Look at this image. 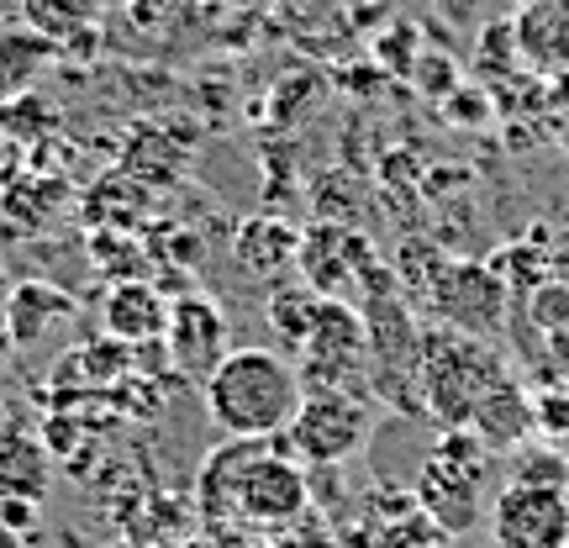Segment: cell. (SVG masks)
Returning <instances> with one entry per match:
<instances>
[{"label":"cell","instance_id":"7a4b0ae2","mask_svg":"<svg viewBox=\"0 0 569 548\" xmlns=\"http://www.w3.org/2000/svg\"><path fill=\"white\" fill-rule=\"evenodd\" d=\"M507 380L501 353L459 327H427L417 338V386L438 427H469L490 390Z\"/></svg>","mask_w":569,"mask_h":548},{"label":"cell","instance_id":"d6a6232c","mask_svg":"<svg viewBox=\"0 0 569 548\" xmlns=\"http://www.w3.org/2000/svg\"><path fill=\"white\" fill-rule=\"evenodd\" d=\"M280 538V548H332V538H327V528H317V522H296V528H284V532H274Z\"/></svg>","mask_w":569,"mask_h":548},{"label":"cell","instance_id":"8fae6325","mask_svg":"<svg viewBox=\"0 0 569 548\" xmlns=\"http://www.w3.org/2000/svg\"><path fill=\"white\" fill-rule=\"evenodd\" d=\"M511 32H517L522 69H532V74H569V0L517 6Z\"/></svg>","mask_w":569,"mask_h":548},{"label":"cell","instance_id":"3957f363","mask_svg":"<svg viewBox=\"0 0 569 548\" xmlns=\"http://www.w3.org/2000/svg\"><path fill=\"white\" fill-rule=\"evenodd\" d=\"M486 480H490V444L475 427H443V438L427 454L411 496L448 538H459V532H469L486 517Z\"/></svg>","mask_w":569,"mask_h":548},{"label":"cell","instance_id":"52a82bcc","mask_svg":"<svg viewBox=\"0 0 569 548\" xmlns=\"http://www.w3.org/2000/svg\"><path fill=\"white\" fill-rule=\"evenodd\" d=\"M422 296L438 311V327H459V332H475V338L501 332L511 301L501 280L486 269V259H443Z\"/></svg>","mask_w":569,"mask_h":548},{"label":"cell","instance_id":"d590c367","mask_svg":"<svg viewBox=\"0 0 569 548\" xmlns=\"http://www.w3.org/2000/svg\"><path fill=\"white\" fill-rule=\"evenodd\" d=\"M0 285H6V265H0Z\"/></svg>","mask_w":569,"mask_h":548},{"label":"cell","instance_id":"d6986e66","mask_svg":"<svg viewBox=\"0 0 569 548\" xmlns=\"http://www.w3.org/2000/svg\"><path fill=\"white\" fill-rule=\"evenodd\" d=\"M17 11L27 27H38L42 38L74 42V38H90V32H96L106 0H17Z\"/></svg>","mask_w":569,"mask_h":548},{"label":"cell","instance_id":"6da1fadb","mask_svg":"<svg viewBox=\"0 0 569 548\" xmlns=\"http://www.w3.org/2000/svg\"><path fill=\"white\" fill-rule=\"evenodd\" d=\"M201 396L227 438H284L306 386L301 369L274 348H232L201 380Z\"/></svg>","mask_w":569,"mask_h":548},{"label":"cell","instance_id":"8992f818","mask_svg":"<svg viewBox=\"0 0 569 548\" xmlns=\"http://www.w3.org/2000/svg\"><path fill=\"white\" fill-rule=\"evenodd\" d=\"M369 365V317L359 306H348L343 296H322L317 306V322H311V338L301 343V386H348L359 369Z\"/></svg>","mask_w":569,"mask_h":548},{"label":"cell","instance_id":"4fadbf2b","mask_svg":"<svg viewBox=\"0 0 569 548\" xmlns=\"http://www.w3.org/2000/svg\"><path fill=\"white\" fill-rule=\"evenodd\" d=\"M296 253H301V232L284 222V217H269V211L248 217V222L238 227V238H232V259H238V269L253 275V280H280V275H290V269H296Z\"/></svg>","mask_w":569,"mask_h":548},{"label":"cell","instance_id":"7c38bea8","mask_svg":"<svg viewBox=\"0 0 569 548\" xmlns=\"http://www.w3.org/2000/svg\"><path fill=\"white\" fill-rule=\"evenodd\" d=\"M106 332L127 348L159 343L163 327H169V296H163L153 280H117L106 290Z\"/></svg>","mask_w":569,"mask_h":548},{"label":"cell","instance_id":"4dcf8cb0","mask_svg":"<svg viewBox=\"0 0 569 548\" xmlns=\"http://www.w3.org/2000/svg\"><path fill=\"white\" fill-rule=\"evenodd\" d=\"M42 448L53 454V459H74L80 454V444H84V427L74 422V417H63V411H53L48 422H42Z\"/></svg>","mask_w":569,"mask_h":548},{"label":"cell","instance_id":"836d02e7","mask_svg":"<svg viewBox=\"0 0 569 548\" xmlns=\"http://www.w3.org/2000/svg\"><path fill=\"white\" fill-rule=\"evenodd\" d=\"M411 548H453L448 538H427V544H411Z\"/></svg>","mask_w":569,"mask_h":548},{"label":"cell","instance_id":"44dd1931","mask_svg":"<svg viewBox=\"0 0 569 548\" xmlns=\"http://www.w3.org/2000/svg\"><path fill=\"white\" fill-rule=\"evenodd\" d=\"M317 306H322V296L301 280V285H280V290L269 296L264 311H269V327L301 353V343L311 338V322H317Z\"/></svg>","mask_w":569,"mask_h":548},{"label":"cell","instance_id":"1f68e13d","mask_svg":"<svg viewBox=\"0 0 569 548\" xmlns=\"http://www.w3.org/2000/svg\"><path fill=\"white\" fill-rule=\"evenodd\" d=\"M184 548H259V544H253V538H248V528H238V522H222V528L201 522V532H196Z\"/></svg>","mask_w":569,"mask_h":548},{"label":"cell","instance_id":"ac0fdd59","mask_svg":"<svg viewBox=\"0 0 569 548\" xmlns=\"http://www.w3.org/2000/svg\"><path fill=\"white\" fill-rule=\"evenodd\" d=\"M296 275H301L317 296H343L348 275H353V265H348V232H327V227L301 232Z\"/></svg>","mask_w":569,"mask_h":548},{"label":"cell","instance_id":"277c9868","mask_svg":"<svg viewBox=\"0 0 569 548\" xmlns=\"http://www.w3.org/2000/svg\"><path fill=\"white\" fill-rule=\"evenodd\" d=\"M369 432H375L369 401H359L348 386H317L301 396L280 444L301 465H343L369 444Z\"/></svg>","mask_w":569,"mask_h":548},{"label":"cell","instance_id":"cb8c5ba5","mask_svg":"<svg viewBox=\"0 0 569 548\" xmlns=\"http://www.w3.org/2000/svg\"><path fill=\"white\" fill-rule=\"evenodd\" d=\"M59 127V111L42 101L38 90H27L17 101H0V132L11 142H32V138H48Z\"/></svg>","mask_w":569,"mask_h":548},{"label":"cell","instance_id":"f546056e","mask_svg":"<svg viewBox=\"0 0 569 548\" xmlns=\"http://www.w3.org/2000/svg\"><path fill=\"white\" fill-rule=\"evenodd\" d=\"M411 84H417L422 96H432V101H443L448 90L459 84V63H453V59H438V53H427V59L411 63Z\"/></svg>","mask_w":569,"mask_h":548},{"label":"cell","instance_id":"9a60e30c","mask_svg":"<svg viewBox=\"0 0 569 548\" xmlns=\"http://www.w3.org/2000/svg\"><path fill=\"white\" fill-rule=\"evenodd\" d=\"M63 42L42 38L38 27H0V101H17L27 90H38V80L53 69Z\"/></svg>","mask_w":569,"mask_h":548},{"label":"cell","instance_id":"7402d4cb","mask_svg":"<svg viewBox=\"0 0 569 548\" xmlns=\"http://www.w3.org/2000/svg\"><path fill=\"white\" fill-rule=\"evenodd\" d=\"M486 269L501 280V290H507L511 301H522L528 290H538V285L549 280L553 269H549V259L538 253L532 243H511V248H496L486 259Z\"/></svg>","mask_w":569,"mask_h":548},{"label":"cell","instance_id":"d4e9b609","mask_svg":"<svg viewBox=\"0 0 569 548\" xmlns=\"http://www.w3.org/2000/svg\"><path fill=\"white\" fill-rule=\"evenodd\" d=\"M443 117L453 127H465V132H480V127L496 122V90L490 84H453L443 96Z\"/></svg>","mask_w":569,"mask_h":548},{"label":"cell","instance_id":"5b68a950","mask_svg":"<svg viewBox=\"0 0 569 548\" xmlns=\"http://www.w3.org/2000/svg\"><path fill=\"white\" fill-rule=\"evenodd\" d=\"M311 511V475L290 448L274 444L248 465L243 486H238V528L248 532H284Z\"/></svg>","mask_w":569,"mask_h":548},{"label":"cell","instance_id":"ffe728a7","mask_svg":"<svg viewBox=\"0 0 569 548\" xmlns=\"http://www.w3.org/2000/svg\"><path fill=\"white\" fill-rule=\"evenodd\" d=\"M0 211L17 227H48L53 211H63V185L48 180V175H27V180H11L0 190Z\"/></svg>","mask_w":569,"mask_h":548},{"label":"cell","instance_id":"30bf717a","mask_svg":"<svg viewBox=\"0 0 569 548\" xmlns=\"http://www.w3.org/2000/svg\"><path fill=\"white\" fill-rule=\"evenodd\" d=\"M274 438H227L201 459L196 469V511L201 522L222 528V522H238V486H243L248 465L264 454Z\"/></svg>","mask_w":569,"mask_h":548},{"label":"cell","instance_id":"484cf974","mask_svg":"<svg viewBox=\"0 0 569 548\" xmlns=\"http://www.w3.org/2000/svg\"><path fill=\"white\" fill-rule=\"evenodd\" d=\"M522 311H528V322L538 327L543 338H549V332H559V327H569V280L549 275L538 290H528V296H522Z\"/></svg>","mask_w":569,"mask_h":548},{"label":"cell","instance_id":"2e32d148","mask_svg":"<svg viewBox=\"0 0 569 548\" xmlns=\"http://www.w3.org/2000/svg\"><path fill=\"white\" fill-rule=\"evenodd\" d=\"M48 486H53V454L42 448V438L21 427H0V496L42 501Z\"/></svg>","mask_w":569,"mask_h":548},{"label":"cell","instance_id":"9c48e42d","mask_svg":"<svg viewBox=\"0 0 569 548\" xmlns=\"http://www.w3.org/2000/svg\"><path fill=\"white\" fill-rule=\"evenodd\" d=\"M163 348H169V365L180 369V375L206 380L227 353L222 306L211 301V296H201V290L174 296V301H169V327H163Z\"/></svg>","mask_w":569,"mask_h":548},{"label":"cell","instance_id":"f1b7e54d","mask_svg":"<svg viewBox=\"0 0 569 548\" xmlns=\"http://www.w3.org/2000/svg\"><path fill=\"white\" fill-rule=\"evenodd\" d=\"M42 522V501H27V496H0V544L21 548Z\"/></svg>","mask_w":569,"mask_h":548},{"label":"cell","instance_id":"603a6c76","mask_svg":"<svg viewBox=\"0 0 569 548\" xmlns=\"http://www.w3.org/2000/svg\"><path fill=\"white\" fill-rule=\"evenodd\" d=\"M469 69L480 74V84H496V80H511L522 59H517V32H511V17L501 21H486L480 27V42H475V59Z\"/></svg>","mask_w":569,"mask_h":548},{"label":"cell","instance_id":"5bb4252c","mask_svg":"<svg viewBox=\"0 0 569 548\" xmlns=\"http://www.w3.org/2000/svg\"><path fill=\"white\" fill-rule=\"evenodd\" d=\"M69 317H74V296H63L59 285L48 280H21L6 296V338H11V348H38Z\"/></svg>","mask_w":569,"mask_h":548},{"label":"cell","instance_id":"4316f807","mask_svg":"<svg viewBox=\"0 0 569 548\" xmlns=\"http://www.w3.org/2000/svg\"><path fill=\"white\" fill-rule=\"evenodd\" d=\"M511 480L522 486H553V490H569V459L559 448H522L511 459Z\"/></svg>","mask_w":569,"mask_h":548},{"label":"cell","instance_id":"83f0119b","mask_svg":"<svg viewBox=\"0 0 569 548\" xmlns=\"http://www.w3.org/2000/svg\"><path fill=\"white\" fill-rule=\"evenodd\" d=\"M532 427L549 438H569V375L532 396Z\"/></svg>","mask_w":569,"mask_h":548},{"label":"cell","instance_id":"e0dca14e","mask_svg":"<svg viewBox=\"0 0 569 548\" xmlns=\"http://www.w3.org/2000/svg\"><path fill=\"white\" fill-rule=\"evenodd\" d=\"M469 427H475L490 448H517L532 432V396L507 375V380L480 401V411H475V422Z\"/></svg>","mask_w":569,"mask_h":548},{"label":"cell","instance_id":"e575fe53","mask_svg":"<svg viewBox=\"0 0 569 548\" xmlns=\"http://www.w3.org/2000/svg\"><path fill=\"white\" fill-rule=\"evenodd\" d=\"M511 6H538V0H511Z\"/></svg>","mask_w":569,"mask_h":548},{"label":"cell","instance_id":"8d00e7d4","mask_svg":"<svg viewBox=\"0 0 569 548\" xmlns=\"http://www.w3.org/2000/svg\"><path fill=\"white\" fill-rule=\"evenodd\" d=\"M0 548H6V544H0Z\"/></svg>","mask_w":569,"mask_h":548},{"label":"cell","instance_id":"ba28073f","mask_svg":"<svg viewBox=\"0 0 569 548\" xmlns=\"http://www.w3.org/2000/svg\"><path fill=\"white\" fill-rule=\"evenodd\" d=\"M496 548H569V490L507 480L490 501Z\"/></svg>","mask_w":569,"mask_h":548}]
</instances>
